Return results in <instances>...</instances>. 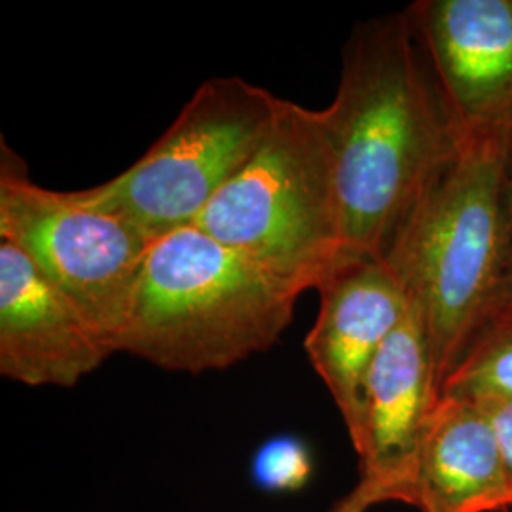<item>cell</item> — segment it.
<instances>
[{"mask_svg": "<svg viewBox=\"0 0 512 512\" xmlns=\"http://www.w3.org/2000/svg\"><path fill=\"white\" fill-rule=\"evenodd\" d=\"M325 114L346 266L382 262L461 131L406 10L353 27Z\"/></svg>", "mask_w": 512, "mask_h": 512, "instance_id": "cell-1", "label": "cell"}, {"mask_svg": "<svg viewBox=\"0 0 512 512\" xmlns=\"http://www.w3.org/2000/svg\"><path fill=\"white\" fill-rule=\"evenodd\" d=\"M459 129L456 152L427 184L382 260L425 323L439 397L505 277L512 107Z\"/></svg>", "mask_w": 512, "mask_h": 512, "instance_id": "cell-2", "label": "cell"}, {"mask_svg": "<svg viewBox=\"0 0 512 512\" xmlns=\"http://www.w3.org/2000/svg\"><path fill=\"white\" fill-rule=\"evenodd\" d=\"M300 294L198 226L154 239L116 351L167 372L238 365L279 342Z\"/></svg>", "mask_w": 512, "mask_h": 512, "instance_id": "cell-3", "label": "cell"}, {"mask_svg": "<svg viewBox=\"0 0 512 512\" xmlns=\"http://www.w3.org/2000/svg\"><path fill=\"white\" fill-rule=\"evenodd\" d=\"M194 226L294 293L319 291L346 266L336 152L325 109L281 99L262 145Z\"/></svg>", "mask_w": 512, "mask_h": 512, "instance_id": "cell-4", "label": "cell"}, {"mask_svg": "<svg viewBox=\"0 0 512 512\" xmlns=\"http://www.w3.org/2000/svg\"><path fill=\"white\" fill-rule=\"evenodd\" d=\"M281 97L241 76L202 82L164 135L110 181L71 190L82 205L150 238L192 226L274 126Z\"/></svg>", "mask_w": 512, "mask_h": 512, "instance_id": "cell-5", "label": "cell"}, {"mask_svg": "<svg viewBox=\"0 0 512 512\" xmlns=\"http://www.w3.org/2000/svg\"><path fill=\"white\" fill-rule=\"evenodd\" d=\"M0 239L29 256L118 353L154 238L129 220L82 205L71 190L35 183L23 158L2 139Z\"/></svg>", "mask_w": 512, "mask_h": 512, "instance_id": "cell-6", "label": "cell"}, {"mask_svg": "<svg viewBox=\"0 0 512 512\" xmlns=\"http://www.w3.org/2000/svg\"><path fill=\"white\" fill-rule=\"evenodd\" d=\"M439 401L429 338L410 302L403 321L374 357L363 384L357 490L376 507L412 505L416 461L427 420Z\"/></svg>", "mask_w": 512, "mask_h": 512, "instance_id": "cell-7", "label": "cell"}, {"mask_svg": "<svg viewBox=\"0 0 512 512\" xmlns=\"http://www.w3.org/2000/svg\"><path fill=\"white\" fill-rule=\"evenodd\" d=\"M112 349L67 294L0 239V374L27 387L69 389Z\"/></svg>", "mask_w": 512, "mask_h": 512, "instance_id": "cell-8", "label": "cell"}, {"mask_svg": "<svg viewBox=\"0 0 512 512\" xmlns=\"http://www.w3.org/2000/svg\"><path fill=\"white\" fill-rule=\"evenodd\" d=\"M319 294V313L304 348L353 444L361 429L366 372L403 321L410 298L391 268L376 260L344 266Z\"/></svg>", "mask_w": 512, "mask_h": 512, "instance_id": "cell-9", "label": "cell"}, {"mask_svg": "<svg viewBox=\"0 0 512 512\" xmlns=\"http://www.w3.org/2000/svg\"><path fill=\"white\" fill-rule=\"evenodd\" d=\"M459 128L512 107V0H420L406 8Z\"/></svg>", "mask_w": 512, "mask_h": 512, "instance_id": "cell-10", "label": "cell"}, {"mask_svg": "<svg viewBox=\"0 0 512 512\" xmlns=\"http://www.w3.org/2000/svg\"><path fill=\"white\" fill-rule=\"evenodd\" d=\"M412 507L420 512H511L499 439L475 401L440 395L421 437Z\"/></svg>", "mask_w": 512, "mask_h": 512, "instance_id": "cell-11", "label": "cell"}, {"mask_svg": "<svg viewBox=\"0 0 512 512\" xmlns=\"http://www.w3.org/2000/svg\"><path fill=\"white\" fill-rule=\"evenodd\" d=\"M440 395L512 399V279H503L480 313Z\"/></svg>", "mask_w": 512, "mask_h": 512, "instance_id": "cell-12", "label": "cell"}, {"mask_svg": "<svg viewBox=\"0 0 512 512\" xmlns=\"http://www.w3.org/2000/svg\"><path fill=\"white\" fill-rule=\"evenodd\" d=\"M313 471L310 446L287 433L262 442L251 461V478L266 494H298L310 484Z\"/></svg>", "mask_w": 512, "mask_h": 512, "instance_id": "cell-13", "label": "cell"}, {"mask_svg": "<svg viewBox=\"0 0 512 512\" xmlns=\"http://www.w3.org/2000/svg\"><path fill=\"white\" fill-rule=\"evenodd\" d=\"M471 401H475L482 408V412L488 416V420L492 421V425H494L495 435L499 439L501 454H503V463H505V473H507V482H509L512 499V399H507V397H478V399H471Z\"/></svg>", "mask_w": 512, "mask_h": 512, "instance_id": "cell-14", "label": "cell"}, {"mask_svg": "<svg viewBox=\"0 0 512 512\" xmlns=\"http://www.w3.org/2000/svg\"><path fill=\"white\" fill-rule=\"evenodd\" d=\"M374 505L361 494L357 488H353L340 503L334 505V509L330 512H368Z\"/></svg>", "mask_w": 512, "mask_h": 512, "instance_id": "cell-15", "label": "cell"}, {"mask_svg": "<svg viewBox=\"0 0 512 512\" xmlns=\"http://www.w3.org/2000/svg\"><path fill=\"white\" fill-rule=\"evenodd\" d=\"M512 279V164L507 190V236H505V277Z\"/></svg>", "mask_w": 512, "mask_h": 512, "instance_id": "cell-16", "label": "cell"}]
</instances>
